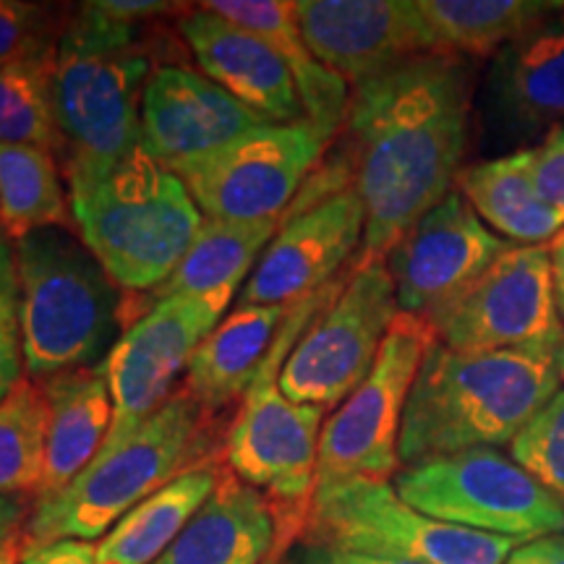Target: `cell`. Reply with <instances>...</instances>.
I'll list each match as a JSON object with an SVG mask.
<instances>
[{"mask_svg":"<svg viewBox=\"0 0 564 564\" xmlns=\"http://www.w3.org/2000/svg\"><path fill=\"white\" fill-rule=\"evenodd\" d=\"M476 66L423 55L350 89L335 158L364 204L352 264L384 262L392 246L455 192L474 139Z\"/></svg>","mask_w":564,"mask_h":564,"instance_id":"obj_1","label":"cell"},{"mask_svg":"<svg viewBox=\"0 0 564 564\" xmlns=\"http://www.w3.org/2000/svg\"><path fill=\"white\" fill-rule=\"evenodd\" d=\"M147 26L70 6L51 61V100L63 178L89 186L141 150V95L154 68Z\"/></svg>","mask_w":564,"mask_h":564,"instance_id":"obj_2","label":"cell"},{"mask_svg":"<svg viewBox=\"0 0 564 564\" xmlns=\"http://www.w3.org/2000/svg\"><path fill=\"white\" fill-rule=\"evenodd\" d=\"M560 343L460 352L434 340L408 398L400 465L478 447H510L562 387Z\"/></svg>","mask_w":564,"mask_h":564,"instance_id":"obj_3","label":"cell"},{"mask_svg":"<svg viewBox=\"0 0 564 564\" xmlns=\"http://www.w3.org/2000/svg\"><path fill=\"white\" fill-rule=\"evenodd\" d=\"M223 415L209 413L186 387L121 444L95 460L53 497L32 505L21 539L30 544L102 539L123 514L175 478L220 460Z\"/></svg>","mask_w":564,"mask_h":564,"instance_id":"obj_4","label":"cell"},{"mask_svg":"<svg viewBox=\"0 0 564 564\" xmlns=\"http://www.w3.org/2000/svg\"><path fill=\"white\" fill-rule=\"evenodd\" d=\"M13 249L26 379L42 384L102 364L121 337V288L68 228L37 230Z\"/></svg>","mask_w":564,"mask_h":564,"instance_id":"obj_5","label":"cell"},{"mask_svg":"<svg viewBox=\"0 0 564 564\" xmlns=\"http://www.w3.org/2000/svg\"><path fill=\"white\" fill-rule=\"evenodd\" d=\"M352 267V264H350ZM343 272L319 293L293 303L262 369L257 371L241 405L225 426V463L230 474L264 494L288 531L301 533L316 489L319 436L327 411L293 403L280 387L288 356L316 316L340 293L350 274Z\"/></svg>","mask_w":564,"mask_h":564,"instance_id":"obj_6","label":"cell"},{"mask_svg":"<svg viewBox=\"0 0 564 564\" xmlns=\"http://www.w3.org/2000/svg\"><path fill=\"white\" fill-rule=\"evenodd\" d=\"M68 202L82 243L123 295L171 278L204 223L183 181L144 147L102 181L70 188Z\"/></svg>","mask_w":564,"mask_h":564,"instance_id":"obj_7","label":"cell"},{"mask_svg":"<svg viewBox=\"0 0 564 564\" xmlns=\"http://www.w3.org/2000/svg\"><path fill=\"white\" fill-rule=\"evenodd\" d=\"M303 544L394 556L419 564H505L520 544L429 518L390 481L345 478L314 489Z\"/></svg>","mask_w":564,"mask_h":564,"instance_id":"obj_8","label":"cell"},{"mask_svg":"<svg viewBox=\"0 0 564 564\" xmlns=\"http://www.w3.org/2000/svg\"><path fill=\"white\" fill-rule=\"evenodd\" d=\"M392 486L419 512L468 531L518 544L564 533V502L494 447L403 465Z\"/></svg>","mask_w":564,"mask_h":564,"instance_id":"obj_9","label":"cell"},{"mask_svg":"<svg viewBox=\"0 0 564 564\" xmlns=\"http://www.w3.org/2000/svg\"><path fill=\"white\" fill-rule=\"evenodd\" d=\"M333 141L308 121L264 123L173 173L209 220H285Z\"/></svg>","mask_w":564,"mask_h":564,"instance_id":"obj_10","label":"cell"},{"mask_svg":"<svg viewBox=\"0 0 564 564\" xmlns=\"http://www.w3.org/2000/svg\"><path fill=\"white\" fill-rule=\"evenodd\" d=\"M432 343L434 333L426 319L400 312L369 377L324 421L316 486L345 478L390 481L398 476L408 398Z\"/></svg>","mask_w":564,"mask_h":564,"instance_id":"obj_11","label":"cell"},{"mask_svg":"<svg viewBox=\"0 0 564 564\" xmlns=\"http://www.w3.org/2000/svg\"><path fill=\"white\" fill-rule=\"evenodd\" d=\"M400 316L384 262L352 264L340 293L308 324L280 371L293 403L335 411L369 377L394 319Z\"/></svg>","mask_w":564,"mask_h":564,"instance_id":"obj_12","label":"cell"},{"mask_svg":"<svg viewBox=\"0 0 564 564\" xmlns=\"http://www.w3.org/2000/svg\"><path fill=\"white\" fill-rule=\"evenodd\" d=\"M232 295H171L123 329L105 358L112 426L102 449L116 447L158 413L186 379L192 356L217 324Z\"/></svg>","mask_w":564,"mask_h":564,"instance_id":"obj_13","label":"cell"},{"mask_svg":"<svg viewBox=\"0 0 564 564\" xmlns=\"http://www.w3.org/2000/svg\"><path fill=\"white\" fill-rule=\"evenodd\" d=\"M434 340L460 352H497L560 343L549 243L510 246L453 303L429 316Z\"/></svg>","mask_w":564,"mask_h":564,"instance_id":"obj_14","label":"cell"},{"mask_svg":"<svg viewBox=\"0 0 564 564\" xmlns=\"http://www.w3.org/2000/svg\"><path fill=\"white\" fill-rule=\"evenodd\" d=\"M510 246L455 188L387 253L400 312L429 319L468 291Z\"/></svg>","mask_w":564,"mask_h":564,"instance_id":"obj_15","label":"cell"},{"mask_svg":"<svg viewBox=\"0 0 564 564\" xmlns=\"http://www.w3.org/2000/svg\"><path fill=\"white\" fill-rule=\"evenodd\" d=\"M364 228L366 215L356 188L308 207H291L241 288L238 303L293 306L319 293L348 272L361 251Z\"/></svg>","mask_w":564,"mask_h":564,"instance_id":"obj_16","label":"cell"},{"mask_svg":"<svg viewBox=\"0 0 564 564\" xmlns=\"http://www.w3.org/2000/svg\"><path fill=\"white\" fill-rule=\"evenodd\" d=\"M303 40L352 87L436 55L415 0H295Z\"/></svg>","mask_w":564,"mask_h":564,"instance_id":"obj_17","label":"cell"},{"mask_svg":"<svg viewBox=\"0 0 564 564\" xmlns=\"http://www.w3.org/2000/svg\"><path fill=\"white\" fill-rule=\"evenodd\" d=\"M489 137L525 150L564 123V3L494 55L481 87Z\"/></svg>","mask_w":564,"mask_h":564,"instance_id":"obj_18","label":"cell"},{"mask_svg":"<svg viewBox=\"0 0 564 564\" xmlns=\"http://www.w3.org/2000/svg\"><path fill=\"white\" fill-rule=\"evenodd\" d=\"M270 123L183 63H158L141 95V147L173 171Z\"/></svg>","mask_w":564,"mask_h":564,"instance_id":"obj_19","label":"cell"},{"mask_svg":"<svg viewBox=\"0 0 564 564\" xmlns=\"http://www.w3.org/2000/svg\"><path fill=\"white\" fill-rule=\"evenodd\" d=\"M178 34L202 74L257 116L270 123L306 121L291 70L262 37L204 6H188Z\"/></svg>","mask_w":564,"mask_h":564,"instance_id":"obj_20","label":"cell"},{"mask_svg":"<svg viewBox=\"0 0 564 564\" xmlns=\"http://www.w3.org/2000/svg\"><path fill=\"white\" fill-rule=\"evenodd\" d=\"M280 535L270 499L223 470L212 497L154 564H264L280 552Z\"/></svg>","mask_w":564,"mask_h":564,"instance_id":"obj_21","label":"cell"},{"mask_svg":"<svg viewBox=\"0 0 564 564\" xmlns=\"http://www.w3.org/2000/svg\"><path fill=\"white\" fill-rule=\"evenodd\" d=\"M47 400V453L37 499L74 481L102 449L112 426V398L105 361L42 382Z\"/></svg>","mask_w":564,"mask_h":564,"instance_id":"obj_22","label":"cell"},{"mask_svg":"<svg viewBox=\"0 0 564 564\" xmlns=\"http://www.w3.org/2000/svg\"><path fill=\"white\" fill-rule=\"evenodd\" d=\"M204 9L262 37L291 70L306 121L337 139L350 105V84L316 58L303 40L291 0H209Z\"/></svg>","mask_w":564,"mask_h":564,"instance_id":"obj_23","label":"cell"},{"mask_svg":"<svg viewBox=\"0 0 564 564\" xmlns=\"http://www.w3.org/2000/svg\"><path fill=\"white\" fill-rule=\"evenodd\" d=\"M455 188L512 246H544L564 228V212L535 178L531 147L463 167Z\"/></svg>","mask_w":564,"mask_h":564,"instance_id":"obj_24","label":"cell"},{"mask_svg":"<svg viewBox=\"0 0 564 564\" xmlns=\"http://www.w3.org/2000/svg\"><path fill=\"white\" fill-rule=\"evenodd\" d=\"M280 225L282 220L228 223L204 217L194 243L188 246L186 257L181 259L171 278L152 293L123 295V329L137 322L147 308L171 295H236L251 278L267 246L278 236Z\"/></svg>","mask_w":564,"mask_h":564,"instance_id":"obj_25","label":"cell"},{"mask_svg":"<svg viewBox=\"0 0 564 564\" xmlns=\"http://www.w3.org/2000/svg\"><path fill=\"white\" fill-rule=\"evenodd\" d=\"M291 306H246L238 303L212 333L204 337L188 364L183 387L209 413L223 415L243 400L267 352L278 337Z\"/></svg>","mask_w":564,"mask_h":564,"instance_id":"obj_26","label":"cell"},{"mask_svg":"<svg viewBox=\"0 0 564 564\" xmlns=\"http://www.w3.org/2000/svg\"><path fill=\"white\" fill-rule=\"evenodd\" d=\"M223 478L220 460L204 463L123 514L97 544V564H154L202 510Z\"/></svg>","mask_w":564,"mask_h":564,"instance_id":"obj_27","label":"cell"},{"mask_svg":"<svg viewBox=\"0 0 564 564\" xmlns=\"http://www.w3.org/2000/svg\"><path fill=\"white\" fill-rule=\"evenodd\" d=\"M436 55L465 61L494 58L554 3L546 0H415Z\"/></svg>","mask_w":564,"mask_h":564,"instance_id":"obj_28","label":"cell"},{"mask_svg":"<svg viewBox=\"0 0 564 564\" xmlns=\"http://www.w3.org/2000/svg\"><path fill=\"white\" fill-rule=\"evenodd\" d=\"M70 202L53 150L0 144V232L11 243L37 230L68 228Z\"/></svg>","mask_w":564,"mask_h":564,"instance_id":"obj_29","label":"cell"},{"mask_svg":"<svg viewBox=\"0 0 564 564\" xmlns=\"http://www.w3.org/2000/svg\"><path fill=\"white\" fill-rule=\"evenodd\" d=\"M47 400L32 379H21L0 403V494H37L45 476Z\"/></svg>","mask_w":564,"mask_h":564,"instance_id":"obj_30","label":"cell"},{"mask_svg":"<svg viewBox=\"0 0 564 564\" xmlns=\"http://www.w3.org/2000/svg\"><path fill=\"white\" fill-rule=\"evenodd\" d=\"M53 51L0 68V144L58 150L51 100Z\"/></svg>","mask_w":564,"mask_h":564,"instance_id":"obj_31","label":"cell"},{"mask_svg":"<svg viewBox=\"0 0 564 564\" xmlns=\"http://www.w3.org/2000/svg\"><path fill=\"white\" fill-rule=\"evenodd\" d=\"M510 457L564 502V387L514 436Z\"/></svg>","mask_w":564,"mask_h":564,"instance_id":"obj_32","label":"cell"},{"mask_svg":"<svg viewBox=\"0 0 564 564\" xmlns=\"http://www.w3.org/2000/svg\"><path fill=\"white\" fill-rule=\"evenodd\" d=\"M66 17L58 6L0 0V68L53 51Z\"/></svg>","mask_w":564,"mask_h":564,"instance_id":"obj_33","label":"cell"},{"mask_svg":"<svg viewBox=\"0 0 564 564\" xmlns=\"http://www.w3.org/2000/svg\"><path fill=\"white\" fill-rule=\"evenodd\" d=\"M24 377L17 249L0 232V403L9 398L13 387Z\"/></svg>","mask_w":564,"mask_h":564,"instance_id":"obj_34","label":"cell"},{"mask_svg":"<svg viewBox=\"0 0 564 564\" xmlns=\"http://www.w3.org/2000/svg\"><path fill=\"white\" fill-rule=\"evenodd\" d=\"M531 150L539 186L544 188L549 202L564 212V123L554 126Z\"/></svg>","mask_w":564,"mask_h":564,"instance_id":"obj_35","label":"cell"},{"mask_svg":"<svg viewBox=\"0 0 564 564\" xmlns=\"http://www.w3.org/2000/svg\"><path fill=\"white\" fill-rule=\"evenodd\" d=\"M21 564H97V546L76 539L51 544H30L21 539Z\"/></svg>","mask_w":564,"mask_h":564,"instance_id":"obj_36","label":"cell"},{"mask_svg":"<svg viewBox=\"0 0 564 564\" xmlns=\"http://www.w3.org/2000/svg\"><path fill=\"white\" fill-rule=\"evenodd\" d=\"M295 564H419L408 560H394V556H379V554H364V552H348V549L335 546H316L303 544L295 554Z\"/></svg>","mask_w":564,"mask_h":564,"instance_id":"obj_37","label":"cell"},{"mask_svg":"<svg viewBox=\"0 0 564 564\" xmlns=\"http://www.w3.org/2000/svg\"><path fill=\"white\" fill-rule=\"evenodd\" d=\"M505 564H564V533L525 541L507 556Z\"/></svg>","mask_w":564,"mask_h":564,"instance_id":"obj_38","label":"cell"},{"mask_svg":"<svg viewBox=\"0 0 564 564\" xmlns=\"http://www.w3.org/2000/svg\"><path fill=\"white\" fill-rule=\"evenodd\" d=\"M30 512L32 507L26 505L24 497H3L0 494V546H6L11 539L24 533Z\"/></svg>","mask_w":564,"mask_h":564,"instance_id":"obj_39","label":"cell"},{"mask_svg":"<svg viewBox=\"0 0 564 564\" xmlns=\"http://www.w3.org/2000/svg\"><path fill=\"white\" fill-rule=\"evenodd\" d=\"M549 257H552V274H554V295L556 308L564 322V228L549 241Z\"/></svg>","mask_w":564,"mask_h":564,"instance_id":"obj_40","label":"cell"},{"mask_svg":"<svg viewBox=\"0 0 564 564\" xmlns=\"http://www.w3.org/2000/svg\"><path fill=\"white\" fill-rule=\"evenodd\" d=\"M0 564H21V535L0 546Z\"/></svg>","mask_w":564,"mask_h":564,"instance_id":"obj_41","label":"cell"},{"mask_svg":"<svg viewBox=\"0 0 564 564\" xmlns=\"http://www.w3.org/2000/svg\"><path fill=\"white\" fill-rule=\"evenodd\" d=\"M556 369H560V377H562V382H564V337H562L560 348H556Z\"/></svg>","mask_w":564,"mask_h":564,"instance_id":"obj_42","label":"cell"},{"mask_svg":"<svg viewBox=\"0 0 564 564\" xmlns=\"http://www.w3.org/2000/svg\"><path fill=\"white\" fill-rule=\"evenodd\" d=\"M264 564H282V560H280V552H274V554L270 556V560H267Z\"/></svg>","mask_w":564,"mask_h":564,"instance_id":"obj_43","label":"cell"}]
</instances>
